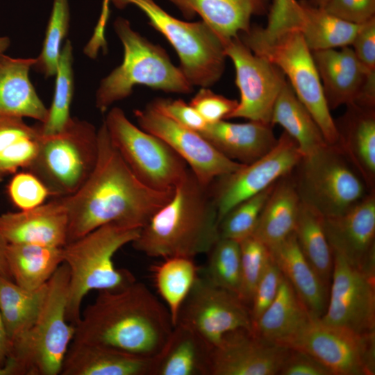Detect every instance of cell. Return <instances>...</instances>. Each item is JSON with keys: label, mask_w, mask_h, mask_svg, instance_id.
<instances>
[{"label": "cell", "mask_w": 375, "mask_h": 375, "mask_svg": "<svg viewBox=\"0 0 375 375\" xmlns=\"http://www.w3.org/2000/svg\"><path fill=\"white\" fill-rule=\"evenodd\" d=\"M274 184L238 203L228 211L219 222V238L240 242L251 235Z\"/></svg>", "instance_id": "cell-41"}, {"label": "cell", "mask_w": 375, "mask_h": 375, "mask_svg": "<svg viewBox=\"0 0 375 375\" xmlns=\"http://www.w3.org/2000/svg\"><path fill=\"white\" fill-rule=\"evenodd\" d=\"M281 345L312 356L333 375L375 374V331L358 333L312 315Z\"/></svg>", "instance_id": "cell-12"}, {"label": "cell", "mask_w": 375, "mask_h": 375, "mask_svg": "<svg viewBox=\"0 0 375 375\" xmlns=\"http://www.w3.org/2000/svg\"><path fill=\"white\" fill-rule=\"evenodd\" d=\"M331 285L324 322L358 333L375 331V278L333 253Z\"/></svg>", "instance_id": "cell-16"}, {"label": "cell", "mask_w": 375, "mask_h": 375, "mask_svg": "<svg viewBox=\"0 0 375 375\" xmlns=\"http://www.w3.org/2000/svg\"><path fill=\"white\" fill-rule=\"evenodd\" d=\"M270 251L284 277L310 314L321 318L327 306L328 286L303 255L294 233Z\"/></svg>", "instance_id": "cell-27"}, {"label": "cell", "mask_w": 375, "mask_h": 375, "mask_svg": "<svg viewBox=\"0 0 375 375\" xmlns=\"http://www.w3.org/2000/svg\"><path fill=\"white\" fill-rule=\"evenodd\" d=\"M176 324L189 328L212 349L228 333L253 330L250 308L238 294L215 285L203 275L198 276Z\"/></svg>", "instance_id": "cell-13"}, {"label": "cell", "mask_w": 375, "mask_h": 375, "mask_svg": "<svg viewBox=\"0 0 375 375\" xmlns=\"http://www.w3.org/2000/svg\"><path fill=\"white\" fill-rule=\"evenodd\" d=\"M35 58H14L0 52V117H28L43 122L47 109L29 78Z\"/></svg>", "instance_id": "cell-24"}, {"label": "cell", "mask_w": 375, "mask_h": 375, "mask_svg": "<svg viewBox=\"0 0 375 375\" xmlns=\"http://www.w3.org/2000/svg\"><path fill=\"white\" fill-rule=\"evenodd\" d=\"M301 203L291 173L278 180L252 235L269 250L279 245L294 233Z\"/></svg>", "instance_id": "cell-28"}, {"label": "cell", "mask_w": 375, "mask_h": 375, "mask_svg": "<svg viewBox=\"0 0 375 375\" xmlns=\"http://www.w3.org/2000/svg\"><path fill=\"white\" fill-rule=\"evenodd\" d=\"M207 253L208 258L203 276L215 285L239 296L241 285L240 243L219 238Z\"/></svg>", "instance_id": "cell-39"}, {"label": "cell", "mask_w": 375, "mask_h": 375, "mask_svg": "<svg viewBox=\"0 0 375 375\" xmlns=\"http://www.w3.org/2000/svg\"><path fill=\"white\" fill-rule=\"evenodd\" d=\"M238 38L255 54L276 65L319 126L327 144L337 145L338 133L328 106L312 51L297 28L268 35L253 25Z\"/></svg>", "instance_id": "cell-6"}, {"label": "cell", "mask_w": 375, "mask_h": 375, "mask_svg": "<svg viewBox=\"0 0 375 375\" xmlns=\"http://www.w3.org/2000/svg\"><path fill=\"white\" fill-rule=\"evenodd\" d=\"M310 3L312 5L319 7V8H324L325 6L327 0H308Z\"/></svg>", "instance_id": "cell-55"}, {"label": "cell", "mask_w": 375, "mask_h": 375, "mask_svg": "<svg viewBox=\"0 0 375 375\" xmlns=\"http://www.w3.org/2000/svg\"><path fill=\"white\" fill-rule=\"evenodd\" d=\"M0 375H18L15 365L10 359H7L3 367H0Z\"/></svg>", "instance_id": "cell-53"}, {"label": "cell", "mask_w": 375, "mask_h": 375, "mask_svg": "<svg viewBox=\"0 0 375 375\" xmlns=\"http://www.w3.org/2000/svg\"><path fill=\"white\" fill-rule=\"evenodd\" d=\"M291 174L301 201L324 217L347 212L373 191L336 145L303 156Z\"/></svg>", "instance_id": "cell-9"}, {"label": "cell", "mask_w": 375, "mask_h": 375, "mask_svg": "<svg viewBox=\"0 0 375 375\" xmlns=\"http://www.w3.org/2000/svg\"><path fill=\"white\" fill-rule=\"evenodd\" d=\"M302 157L297 142L283 131L267 153L235 172L216 178L208 189L217 210L218 222L238 203L292 173Z\"/></svg>", "instance_id": "cell-14"}, {"label": "cell", "mask_w": 375, "mask_h": 375, "mask_svg": "<svg viewBox=\"0 0 375 375\" xmlns=\"http://www.w3.org/2000/svg\"><path fill=\"white\" fill-rule=\"evenodd\" d=\"M174 327L167 306L146 285L135 281L119 290L99 292L81 311L72 341L153 360Z\"/></svg>", "instance_id": "cell-2"}, {"label": "cell", "mask_w": 375, "mask_h": 375, "mask_svg": "<svg viewBox=\"0 0 375 375\" xmlns=\"http://www.w3.org/2000/svg\"><path fill=\"white\" fill-rule=\"evenodd\" d=\"M338 146L360 174L370 190H375L374 107L353 103L335 122Z\"/></svg>", "instance_id": "cell-22"}, {"label": "cell", "mask_w": 375, "mask_h": 375, "mask_svg": "<svg viewBox=\"0 0 375 375\" xmlns=\"http://www.w3.org/2000/svg\"><path fill=\"white\" fill-rule=\"evenodd\" d=\"M119 9L138 8L149 24L160 33L176 51L181 72L192 86L208 88L217 82L225 68L223 41L203 21L180 20L164 10L154 0H110Z\"/></svg>", "instance_id": "cell-8"}, {"label": "cell", "mask_w": 375, "mask_h": 375, "mask_svg": "<svg viewBox=\"0 0 375 375\" xmlns=\"http://www.w3.org/2000/svg\"><path fill=\"white\" fill-rule=\"evenodd\" d=\"M324 217L301 202L294 233L303 255L328 286L331 281L333 256L325 234Z\"/></svg>", "instance_id": "cell-36"}, {"label": "cell", "mask_w": 375, "mask_h": 375, "mask_svg": "<svg viewBox=\"0 0 375 375\" xmlns=\"http://www.w3.org/2000/svg\"><path fill=\"white\" fill-rule=\"evenodd\" d=\"M278 375H333L312 356L301 350L290 349Z\"/></svg>", "instance_id": "cell-49"}, {"label": "cell", "mask_w": 375, "mask_h": 375, "mask_svg": "<svg viewBox=\"0 0 375 375\" xmlns=\"http://www.w3.org/2000/svg\"><path fill=\"white\" fill-rule=\"evenodd\" d=\"M270 123L284 128L297 142L303 156L327 144L319 126L287 81L274 103Z\"/></svg>", "instance_id": "cell-32"}, {"label": "cell", "mask_w": 375, "mask_h": 375, "mask_svg": "<svg viewBox=\"0 0 375 375\" xmlns=\"http://www.w3.org/2000/svg\"><path fill=\"white\" fill-rule=\"evenodd\" d=\"M73 48L67 40L61 49L57 71L54 94L47 109L45 120L38 124L42 135H51L63 131L72 117L70 108L74 94Z\"/></svg>", "instance_id": "cell-38"}, {"label": "cell", "mask_w": 375, "mask_h": 375, "mask_svg": "<svg viewBox=\"0 0 375 375\" xmlns=\"http://www.w3.org/2000/svg\"><path fill=\"white\" fill-rule=\"evenodd\" d=\"M272 126L255 121L233 123L222 120L207 124L199 133L226 158L248 165L267 153L276 144L278 138Z\"/></svg>", "instance_id": "cell-23"}, {"label": "cell", "mask_w": 375, "mask_h": 375, "mask_svg": "<svg viewBox=\"0 0 375 375\" xmlns=\"http://www.w3.org/2000/svg\"><path fill=\"white\" fill-rule=\"evenodd\" d=\"M299 3L302 14L297 29L311 51L351 45L361 24L338 18L308 0Z\"/></svg>", "instance_id": "cell-33"}, {"label": "cell", "mask_w": 375, "mask_h": 375, "mask_svg": "<svg viewBox=\"0 0 375 375\" xmlns=\"http://www.w3.org/2000/svg\"><path fill=\"white\" fill-rule=\"evenodd\" d=\"M97 131L91 123L72 117L61 132L42 135L38 154L26 170L44 184L51 196L73 194L87 181L97 164Z\"/></svg>", "instance_id": "cell-10"}, {"label": "cell", "mask_w": 375, "mask_h": 375, "mask_svg": "<svg viewBox=\"0 0 375 375\" xmlns=\"http://www.w3.org/2000/svg\"><path fill=\"white\" fill-rule=\"evenodd\" d=\"M322 8L338 18L356 24L375 17V0H327Z\"/></svg>", "instance_id": "cell-48"}, {"label": "cell", "mask_w": 375, "mask_h": 375, "mask_svg": "<svg viewBox=\"0 0 375 375\" xmlns=\"http://www.w3.org/2000/svg\"><path fill=\"white\" fill-rule=\"evenodd\" d=\"M69 272L62 263L49 280L40 312L25 333L11 342L8 359L19 375H58L75 333L66 317Z\"/></svg>", "instance_id": "cell-7"}, {"label": "cell", "mask_w": 375, "mask_h": 375, "mask_svg": "<svg viewBox=\"0 0 375 375\" xmlns=\"http://www.w3.org/2000/svg\"><path fill=\"white\" fill-rule=\"evenodd\" d=\"M332 252L375 278V190L347 212L324 217Z\"/></svg>", "instance_id": "cell-19"}, {"label": "cell", "mask_w": 375, "mask_h": 375, "mask_svg": "<svg viewBox=\"0 0 375 375\" xmlns=\"http://www.w3.org/2000/svg\"><path fill=\"white\" fill-rule=\"evenodd\" d=\"M97 131L93 172L75 193L62 197L68 214L67 243L110 223L141 229L174 193V189L158 190L142 183L112 145L104 122Z\"/></svg>", "instance_id": "cell-1"}, {"label": "cell", "mask_w": 375, "mask_h": 375, "mask_svg": "<svg viewBox=\"0 0 375 375\" xmlns=\"http://www.w3.org/2000/svg\"><path fill=\"white\" fill-rule=\"evenodd\" d=\"M302 10L297 0H273L269 9L268 21L263 31L268 35H274L286 30L298 28Z\"/></svg>", "instance_id": "cell-47"}, {"label": "cell", "mask_w": 375, "mask_h": 375, "mask_svg": "<svg viewBox=\"0 0 375 375\" xmlns=\"http://www.w3.org/2000/svg\"><path fill=\"white\" fill-rule=\"evenodd\" d=\"M69 26V8L67 0H53L42 44V51L32 68L46 78L56 75L61 52V44Z\"/></svg>", "instance_id": "cell-40"}, {"label": "cell", "mask_w": 375, "mask_h": 375, "mask_svg": "<svg viewBox=\"0 0 375 375\" xmlns=\"http://www.w3.org/2000/svg\"><path fill=\"white\" fill-rule=\"evenodd\" d=\"M8 242L0 232V275L12 279L6 260Z\"/></svg>", "instance_id": "cell-52"}, {"label": "cell", "mask_w": 375, "mask_h": 375, "mask_svg": "<svg viewBox=\"0 0 375 375\" xmlns=\"http://www.w3.org/2000/svg\"><path fill=\"white\" fill-rule=\"evenodd\" d=\"M283 274L272 256L260 277L250 304L253 324L276 298Z\"/></svg>", "instance_id": "cell-44"}, {"label": "cell", "mask_w": 375, "mask_h": 375, "mask_svg": "<svg viewBox=\"0 0 375 375\" xmlns=\"http://www.w3.org/2000/svg\"><path fill=\"white\" fill-rule=\"evenodd\" d=\"M187 19L196 15L221 39L237 37L251 27L253 15L267 12L269 0H169Z\"/></svg>", "instance_id": "cell-25"}, {"label": "cell", "mask_w": 375, "mask_h": 375, "mask_svg": "<svg viewBox=\"0 0 375 375\" xmlns=\"http://www.w3.org/2000/svg\"><path fill=\"white\" fill-rule=\"evenodd\" d=\"M219 238L217 210L208 187L189 169L131 244L149 257L193 259L207 253Z\"/></svg>", "instance_id": "cell-3"}, {"label": "cell", "mask_w": 375, "mask_h": 375, "mask_svg": "<svg viewBox=\"0 0 375 375\" xmlns=\"http://www.w3.org/2000/svg\"><path fill=\"white\" fill-rule=\"evenodd\" d=\"M140 230L110 223L62 247L63 262L69 272L66 311L69 323L78 322L83 299L90 292L116 290L135 281L130 272L116 268L113 257L122 247L132 243Z\"/></svg>", "instance_id": "cell-4"}, {"label": "cell", "mask_w": 375, "mask_h": 375, "mask_svg": "<svg viewBox=\"0 0 375 375\" xmlns=\"http://www.w3.org/2000/svg\"><path fill=\"white\" fill-rule=\"evenodd\" d=\"M241 285L240 298L250 308L255 288L272 258L269 249L250 235L240 242Z\"/></svg>", "instance_id": "cell-42"}, {"label": "cell", "mask_w": 375, "mask_h": 375, "mask_svg": "<svg viewBox=\"0 0 375 375\" xmlns=\"http://www.w3.org/2000/svg\"><path fill=\"white\" fill-rule=\"evenodd\" d=\"M7 192L12 203L19 210L40 206L51 196L44 184L28 170L15 174L7 186Z\"/></svg>", "instance_id": "cell-43"}, {"label": "cell", "mask_w": 375, "mask_h": 375, "mask_svg": "<svg viewBox=\"0 0 375 375\" xmlns=\"http://www.w3.org/2000/svg\"><path fill=\"white\" fill-rule=\"evenodd\" d=\"M330 109L375 105V73L366 70L350 46L312 51Z\"/></svg>", "instance_id": "cell-18"}, {"label": "cell", "mask_w": 375, "mask_h": 375, "mask_svg": "<svg viewBox=\"0 0 375 375\" xmlns=\"http://www.w3.org/2000/svg\"><path fill=\"white\" fill-rule=\"evenodd\" d=\"M148 105L176 124L194 131L200 132L207 125L197 111L183 99L156 98Z\"/></svg>", "instance_id": "cell-46"}, {"label": "cell", "mask_w": 375, "mask_h": 375, "mask_svg": "<svg viewBox=\"0 0 375 375\" xmlns=\"http://www.w3.org/2000/svg\"><path fill=\"white\" fill-rule=\"evenodd\" d=\"M47 283L29 290L0 275V312L10 343L35 322L47 296Z\"/></svg>", "instance_id": "cell-35"}, {"label": "cell", "mask_w": 375, "mask_h": 375, "mask_svg": "<svg viewBox=\"0 0 375 375\" xmlns=\"http://www.w3.org/2000/svg\"><path fill=\"white\" fill-rule=\"evenodd\" d=\"M153 362L103 346L72 341L60 374L151 375Z\"/></svg>", "instance_id": "cell-26"}, {"label": "cell", "mask_w": 375, "mask_h": 375, "mask_svg": "<svg viewBox=\"0 0 375 375\" xmlns=\"http://www.w3.org/2000/svg\"><path fill=\"white\" fill-rule=\"evenodd\" d=\"M153 272L158 292L175 326L180 309L199 276L198 269L192 258L171 257L155 265Z\"/></svg>", "instance_id": "cell-37"}, {"label": "cell", "mask_w": 375, "mask_h": 375, "mask_svg": "<svg viewBox=\"0 0 375 375\" xmlns=\"http://www.w3.org/2000/svg\"><path fill=\"white\" fill-rule=\"evenodd\" d=\"M10 44L9 38L6 36L0 37V52L4 53L8 49Z\"/></svg>", "instance_id": "cell-54"}, {"label": "cell", "mask_w": 375, "mask_h": 375, "mask_svg": "<svg viewBox=\"0 0 375 375\" xmlns=\"http://www.w3.org/2000/svg\"><path fill=\"white\" fill-rule=\"evenodd\" d=\"M110 140L124 162L144 185L158 190L174 189L189 167L166 142L138 128L118 108L103 121Z\"/></svg>", "instance_id": "cell-11"}, {"label": "cell", "mask_w": 375, "mask_h": 375, "mask_svg": "<svg viewBox=\"0 0 375 375\" xmlns=\"http://www.w3.org/2000/svg\"><path fill=\"white\" fill-rule=\"evenodd\" d=\"M238 104V101L216 94L207 88H201L190 102L207 124L228 119Z\"/></svg>", "instance_id": "cell-45"}, {"label": "cell", "mask_w": 375, "mask_h": 375, "mask_svg": "<svg viewBox=\"0 0 375 375\" xmlns=\"http://www.w3.org/2000/svg\"><path fill=\"white\" fill-rule=\"evenodd\" d=\"M42 138L38 124L24 118L0 117V182L20 169H27L36 157Z\"/></svg>", "instance_id": "cell-34"}, {"label": "cell", "mask_w": 375, "mask_h": 375, "mask_svg": "<svg viewBox=\"0 0 375 375\" xmlns=\"http://www.w3.org/2000/svg\"><path fill=\"white\" fill-rule=\"evenodd\" d=\"M224 53L235 69V84L240 93L238 106L228 119L244 118L270 124L273 107L287 79L267 59L253 53L237 37L223 40Z\"/></svg>", "instance_id": "cell-15"}, {"label": "cell", "mask_w": 375, "mask_h": 375, "mask_svg": "<svg viewBox=\"0 0 375 375\" xmlns=\"http://www.w3.org/2000/svg\"><path fill=\"white\" fill-rule=\"evenodd\" d=\"M211 350L194 331L176 324L151 375H210Z\"/></svg>", "instance_id": "cell-29"}, {"label": "cell", "mask_w": 375, "mask_h": 375, "mask_svg": "<svg viewBox=\"0 0 375 375\" xmlns=\"http://www.w3.org/2000/svg\"><path fill=\"white\" fill-rule=\"evenodd\" d=\"M351 46L366 70L375 73V17L360 25Z\"/></svg>", "instance_id": "cell-50"}, {"label": "cell", "mask_w": 375, "mask_h": 375, "mask_svg": "<svg viewBox=\"0 0 375 375\" xmlns=\"http://www.w3.org/2000/svg\"><path fill=\"white\" fill-rule=\"evenodd\" d=\"M0 232L8 243L63 247L67 243L68 214L62 198L1 214Z\"/></svg>", "instance_id": "cell-21"}, {"label": "cell", "mask_w": 375, "mask_h": 375, "mask_svg": "<svg viewBox=\"0 0 375 375\" xmlns=\"http://www.w3.org/2000/svg\"><path fill=\"white\" fill-rule=\"evenodd\" d=\"M11 343L0 312V367H4L10 351Z\"/></svg>", "instance_id": "cell-51"}, {"label": "cell", "mask_w": 375, "mask_h": 375, "mask_svg": "<svg viewBox=\"0 0 375 375\" xmlns=\"http://www.w3.org/2000/svg\"><path fill=\"white\" fill-rule=\"evenodd\" d=\"M6 256L12 281L29 290L45 285L63 263L58 247L8 243Z\"/></svg>", "instance_id": "cell-31"}, {"label": "cell", "mask_w": 375, "mask_h": 375, "mask_svg": "<svg viewBox=\"0 0 375 375\" xmlns=\"http://www.w3.org/2000/svg\"><path fill=\"white\" fill-rule=\"evenodd\" d=\"M310 312L284 277L273 302L253 324L260 338L281 345L309 320Z\"/></svg>", "instance_id": "cell-30"}, {"label": "cell", "mask_w": 375, "mask_h": 375, "mask_svg": "<svg viewBox=\"0 0 375 375\" xmlns=\"http://www.w3.org/2000/svg\"><path fill=\"white\" fill-rule=\"evenodd\" d=\"M134 115L140 128L166 142L204 186L244 165L224 156L199 132L176 124L149 105L135 110Z\"/></svg>", "instance_id": "cell-17"}, {"label": "cell", "mask_w": 375, "mask_h": 375, "mask_svg": "<svg viewBox=\"0 0 375 375\" xmlns=\"http://www.w3.org/2000/svg\"><path fill=\"white\" fill-rule=\"evenodd\" d=\"M114 29L124 47L122 64L100 83L96 107L105 112L115 102L127 98L137 85L177 94H190L193 86L166 51L134 31L130 22L118 17Z\"/></svg>", "instance_id": "cell-5"}, {"label": "cell", "mask_w": 375, "mask_h": 375, "mask_svg": "<svg viewBox=\"0 0 375 375\" xmlns=\"http://www.w3.org/2000/svg\"><path fill=\"white\" fill-rule=\"evenodd\" d=\"M289 351L253 330L238 329L212 349L210 375H277Z\"/></svg>", "instance_id": "cell-20"}]
</instances>
